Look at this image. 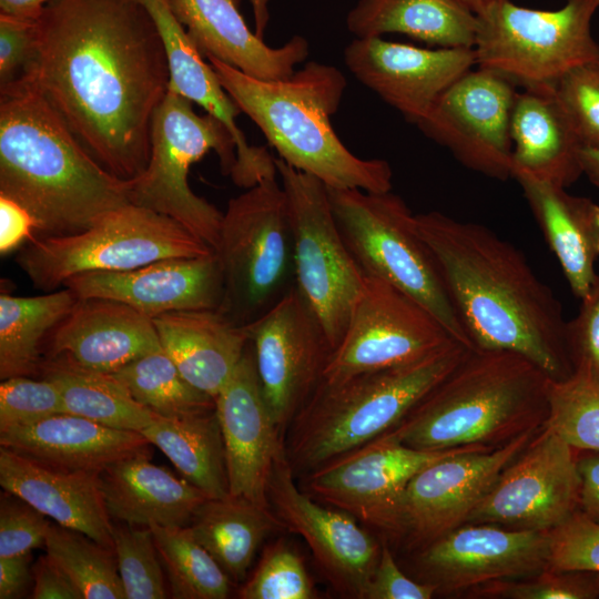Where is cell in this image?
<instances>
[{
	"label": "cell",
	"mask_w": 599,
	"mask_h": 599,
	"mask_svg": "<svg viewBox=\"0 0 599 599\" xmlns=\"http://www.w3.org/2000/svg\"><path fill=\"white\" fill-rule=\"evenodd\" d=\"M129 181L105 170L47 98L21 79L0 88V195L43 236L82 232L130 203Z\"/></svg>",
	"instance_id": "3"
},
{
	"label": "cell",
	"mask_w": 599,
	"mask_h": 599,
	"mask_svg": "<svg viewBox=\"0 0 599 599\" xmlns=\"http://www.w3.org/2000/svg\"><path fill=\"white\" fill-rule=\"evenodd\" d=\"M567 343L573 368L586 363L599 383V274L578 315L567 322Z\"/></svg>",
	"instance_id": "50"
},
{
	"label": "cell",
	"mask_w": 599,
	"mask_h": 599,
	"mask_svg": "<svg viewBox=\"0 0 599 599\" xmlns=\"http://www.w3.org/2000/svg\"><path fill=\"white\" fill-rule=\"evenodd\" d=\"M555 89L582 146L599 148V61L571 69Z\"/></svg>",
	"instance_id": "46"
},
{
	"label": "cell",
	"mask_w": 599,
	"mask_h": 599,
	"mask_svg": "<svg viewBox=\"0 0 599 599\" xmlns=\"http://www.w3.org/2000/svg\"><path fill=\"white\" fill-rule=\"evenodd\" d=\"M510 136L512 173L520 171L564 187L582 175V143L555 85L525 87L517 91Z\"/></svg>",
	"instance_id": "30"
},
{
	"label": "cell",
	"mask_w": 599,
	"mask_h": 599,
	"mask_svg": "<svg viewBox=\"0 0 599 599\" xmlns=\"http://www.w3.org/2000/svg\"><path fill=\"white\" fill-rule=\"evenodd\" d=\"M291 245L286 196L275 177L231 199L215 248L224 280L217 311L240 326L263 314L285 280Z\"/></svg>",
	"instance_id": "12"
},
{
	"label": "cell",
	"mask_w": 599,
	"mask_h": 599,
	"mask_svg": "<svg viewBox=\"0 0 599 599\" xmlns=\"http://www.w3.org/2000/svg\"><path fill=\"white\" fill-rule=\"evenodd\" d=\"M99 481L110 518L130 526L186 527L209 498L186 479L153 464L149 448L110 464Z\"/></svg>",
	"instance_id": "29"
},
{
	"label": "cell",
	"mask_w": 599,
	"mask_h": 599,
	"mask_svg": "<svg viewBox=\"0 0 599 599\" xmlns=\"http://www.w3.org/2000/svg\"><path fill=\"white\" fill-rule=\"evenodd\" d=\"M31 552L0 558V599L24 596L32 579Z\"/></svg>",
	"instance_id": "55"
},
{
	"label": "cell",
	"mask_w": 599,
	"mask_h": 599,
	"mask_svg": "<svg viewBox=\"0 0 599 599\" xmlns=\"http://www.w3.org/2000/svg\"><path fill=\"white\" fill-rule=\"evenodd\" d=\"M548 531L464 524L420 549L416 568L437 593H456L497 581L530 577L548 568Z\"/></svg>",
	"instance_id": "20"
},
{
	"label": "cell",
	"mask_w": 599,
	"mask_h": 599,
	"mask_svg": "<svg viewBox=\"0 0 599 599\" xmlns=\"http://www.w3.org/2000/svg\"><path fill=\"white\" fill-rule=\"evenodd\" d=\"M414 224L474 348L518 353L552 379L572 374L562 306L518 248L437 211L416 214Z\"/></svg>",
	"instance_id": "2"
},
{
	"label": "cell",
	"mask_w": 599,
	"mask_h": 599,
	"mask_svg": "<svg viewBox=\"0 0 599 599\" xmlns=\"http://www.w3.org/2000/svg\"><path fill=\"white\" fill-rule=\"evenodd\" d=\"M77 296L67 287L37 296L0 295V379L40 368L42 338L71 311Z\"/></svg>",
	"instance_id": "37"
},
{
	"label": "cell",
	"mask_w": 599,
	"mask_h": 599,
	"mask_svg": "<svg viewBox=\"0 0 599 599\" xmlns=\"http://www.w3.org/2000/svg\"><path fill=\"white\" fill-rule=\"evenodd\" d=\"M515 85L495 71L471 69L441 93L417 126L467 169L506 181L512 173Z\"/></svg>",
	"instance_id": "18"
},
{
	"label": "cell",
	"mask_w": 599,
	"mask_h": 599,
	"mask_svg": "<svg viewBox=\"0 0 599 599\" xmlns=\"http://www.w3.org/2000/svg\"><path fill=\"white\" fill-rule=\"evenodd\" d=\"M267 1L268 0H250L255 22L254 32L261 39L264 38L265 28L268 22Z\"/></svg>",
	"instance_id": "58"
},
{
	"label": "cell",
	"mask_w": 599,
	"mask_h": 599,
	"mask_svg": "<svg viewBox=\"0 0 599 599\" xmlns=\"http://www.w3.org/2000/svg\"><path fill=\"white\" fill-rule=\"evenodd\" d=\"M578 450L542 425L522 453L502 471L466 524L549 531L580 505Z\"/></svg>",
	"instance_id": "16"
},
{
	"label": "cell",
	"mask_w": 599,
	"mask_h": 599,
	"mask_svg": "<svg viewBox=\"0 0 599 599\" xmlns=\"http://www.w3.org/2000/svg\"><path fill=\"white\" fill-rule=\"evenodd\" d=\"M511 177L520 185L572 293L582 300L598 276L595 264L599 257V205L520 171Z\"/></svg>",
	"instance_id": "32"
},
{
	"label": "cell",
	"mask_w": 599,
	"mask_h": 599,
	"mask_svg": "<svg viewBox=\"0 0 599 599\" xmlns=\"http://www.w3.org/2000/svg\"><path fill=\"white\" fill-rule=\"evenodd\" d=\"M112 540L125 599L166 598L164 569L151 528L113 525Z\"/></svg>",
	"instance_id": "42"
},
{
	"label": "cell",
	"mask_w": 599,
	"mask_h": 599,
	"mask_svg": "<svg viewBox=\"0 0 599 599\" xmlns=\"http://www.w3.org/2000/svg\"><path fill=\"white\" fill-rule=\"evenodd\" d=\"M6 491V490H4ZM48 517L20 497L6 491L0 499V558L45 547Z\"/></svg>",
	"instance_id": "48"
},
{
	"label": "cell",
	"mask_w": 599,
	"mask_h": 599,
	"mask_svg": "<svg viewBox=\"0 0 599 599\" xmlns=\"http://www.w3.org/2000/svg\"><path fill=\"white\" fill-rule=\"evenodd\" d=\"M152 319L162 349L182 376L215 399L250 343L246 326L217 309L176 311Z\"/></svg>",
	"instance_id": "31"
},
{
	"label": "cell",
	"mask_w": 599,
	"mask_h": 599,
	"mask_svg": "<svg viewBox=\"0 0 599 599\" xmlns=\"http://www.w3.org/2000/svg\"><path fill=\"white\" fill-rule=\"evenodd\" d=\"M236 2H238V0H235Z\"/></svg>",
	"instance_id": "60"
},
{
	"label": "cell",
	"mask_w": 599,
	"mask_h": 599,
	"mask_svg": "<svg viewBox=\"0 0 599 599\" xmlns=\"http://www.w3.org/2000/svg\"><path fill=\"white\" fill-rule=\"evenodd\" d=\"M344 61L362 84L416 125L476 65L473 48L425 49L380 37L356 38L345 48Z\"/></svg>",
	"instance_id": "21"
},
{
	"label": "cell",
	"mask_w": 599,
	"mask_h": 599,
	"mask_svg": "<svg viewBox=\"0 0 599 599\" xmlns=\"http://www.w3.org/2000/svg\"><path fill=\"white\" fill-rule=\"evenodd\" d=\"M470 349L453 339L408 364L322 379L286 430L294 475H307L396 427Z\"/></svg>",
	"instance_id": "6"
},
{
	"label": "cell",
	"mask_w": 599,
	"mask_h": 599,
	"mask_svg": "<svg viewBox=\"0 0 599 599\" xmlns=\"http://www.w3.org/2000/svg\"><path fill=\"white\" fill-rule=\"evenodd\" d=\"M175 599H225L232 580L196 540L191 528L150 526Z\"/></svg>",
	"instance_id": "39"
},
{
	"label": "cell",
	"mask_w": 599,
	"mask_h": 599,
	"mask_svg": "<svg viewBox=\"0 0 599 599\" xmlns=\"http://www.w3.org/2000/svg\"><path fill=\"white\" fill-rule=\"evenodd\" d=\"M32 599H83L68 575L45 554L32 565Z\"/></svg>",
	"instance_id": "52"
},
{
	"label": "cell",
	"mask_w": 599,
	"mask_h": 599,
	"mask_svg": "<svg viewBox=\"0 0 599 599\" xmlns=\"http://www.w3.org/2000/svg\"><path fill=\"white\" fill-rule=\"evenodd\" d=\"M548 532L550 555L547 569L599 572V524L578 510Z\"/></svg>",
	"instance_id": "47"
},
{
	"label": "cell",
	"mask_w": 599,
	"mask_h": 599,
	"mask_svg": "<svg viewBox=\"0 0 599 599\" xmlns=\"http://www.w3.org/2000/svg\"><path fill=\"white\" fill-rule=\"evenodd\" d=\"M35 223L29 212L0 195V252L7 254L34 237Z\"/></svg>",
	"instance_id": "53"
},
{
	"label": "cell",
	"mask_w": 599,
	"mask_h": 599,
	"mask_svg": "<svg viewBox=\"0 0 599 599\" xmlns=\"http://www.w3.org/2000/svg\"><path fill=\"white\" fill-rule=\"evenodd\" d=\"M346 24L356 38L402 33L440 48H474L478 19L458 0H359Z\"/></svg>",
	"instance_id": "33"
},
{
	"label": "cell",
	"mask_w": 599,
	"mask_h": 599,
	"mask_svg": "<svg viewBox=\"0 0 599 599\" xmlns=\"http://www.w3.org/2000/svg\"><path fill=\"white\" fill-rule=\"evenodd\" d=\"M545 425L578 451H599V383L586 363L565 379L548 378Z\"/></svg>",
	"instance_id": "41"
},
{
	"label": "cell",
	"mask_w": 599,
	"mask_h": 599,
	"mask_svg": "<svg viewBox=\"0 0 599 599\" xmlns=\"http://www.w3.org/2000/svg\"><path fill=\"white\" fill-rule=\"evenodd\" d=\"M335 221L351 254L380 278L426 307L450 333L474 348L459 319L435 256L402 197L388 192L328 187Z\"/></svg>",
	"instance_id": "7"
},
{
	"label": "cell",
	"mask_w": 599,
	"mask_h": 599,
	"mask_svg": "<svg viewBox=\"0 0 599 599\" xmlns=\"http://www.w3.org/2000/svg\"><path fill=\"white\" fill-rule=\"evenodd\" d=\"M435 593V586L407 577L396 564L387 542H382L364 599H429Z\"/></svg>",
	"instance_id": "51"
},
{
	"label": "cell",
	"mask_w": 599,
	"mask_h": 599,
	"mask_svg": "<svg viewBox=\"0 0 599 599\" xmlns=\"http://www.w3.org/2000/svg\"><path fill=\"white\" fill-rule=\"evenodd\" d=\"M44 548L83 599H125L112 548L57 522L48 530Z\"/></svg>",
	"instance_id": "40"
},
{
	"label": "cell",
	"mask_w": 599,
	"mask_h": 599,
	"mask_svg": "<svg viewBox=\"0 0 599 599\" xmlns=\"http://www.w3.org/2000/svg\"><path fill=\"white\" fill-rule=\"evenodd\" d=\"M55 0H0V13L16 18L39 20L44 8Z\"/></svg>",
	"instance_id": "56"
},
{
	"label": "cell",
	"mask_w": 599,
	"mask_h": 599,
	"mask_svg": "<svg viewBox=\"0 0 599 599\" xmlns=\"http://www.w3.org/2000/svg\"><path fill=\"white\" fill-rule=\"evenodd\" d=\"M275 165L286 196L296 286L334 349L362 293L365 273L343 240L327 186L280 158Z\"/></svg>",
	"instance_id": "11"
},
{
	"label": "cell",
	"mask_w": 599,
	"mask_h": 599,
	"mask_svg": "<svg viewBox=\"0 0 599 599\" xmlns=\"http://www.w3.org/2000/svg\"><path fill=\"white\" fill-rule=\"evenodd\" d=\"M262 392L285 438L323 379L333 351L314 309L295 285L246 325Z\"/></svg>",
	"instance_id": "14"
},
{
	"label": "cell",
	"mask_w": 599,
	"mask_h": 599,
	"mask_svg": "<svg viewBox=\"0 0 599 599\" xmlns=\"http://www.w3.org/2000/svg\"><path fill=\"white\" fill-rule=\"evenodd\" d=\"M466 7H468L470 10H473L476 14L480 12L484 7L488 3L489 0H458Z\"/></svg>",
	"instance_id": "59"
},
{
	"label": "cell",
	"mask_w": 599,
	"mask_h": 599,
	"mask_svg": "<svg viewBox=\"0 0 599 599\" xmlns=\"http://www.w3.org/2000/svg\"><path fill=\"white\" fill-rule=\"evenodd\" d=\"M582 174L599 189V148L582 146L580 150Z\"/></svg>",
	"instance_id": "57"
},
{
	"label": "cell",
	"mask_w": 599,
	"mask_h": 599,
	"mask_svg": "<svg viewBox=\"0 0 599 599\" xmlns=\"http://www.w3.org/2000/svg\"><path fill=\"white\" fill-rule=\"evenodd\" d=\"M135 1L149 12L161 35L169 62V89L200 105L231 134L236 150V162L230 175L233 182L248 189L262 180L275 177V158L265 148L247 142L236 123L242 111L223 88L213 67L205 62L169 1Z\"/></svg>",
	"instance_id": "24"
},
{
	"label": "cell",
	"mask_w": 599,
	"mask_h": 599,
	"mask_svg": "<svg viewBox=\"0 0 599 599\" xmlns=\"http://www.w3.org/2000/svg\"><path fill=\"white\" fill-rule=\"evenodd\" d=\"M581 453L578 454L581 479L579 510L599 524V451Z\"/></svg>",
	"instance_id": "54"
},
{
	"label": "cell",
	"mask_w": 599,
	"mask_h": 599,
	"mask_svg": "<svg viewBox=\"0 0 599 599\" xmlns=\"http://www.w3.org/2000/svg\"><path fill=\"white\" fill-rule=\"evenodd\" d=\"M141 434L182 477L209 498L230 494L225 449L216 409L181 418L156 417Z\"/></svg>",
	"instance_id": "35"
},
{
	"label": "cell",
	"mask_w": 599,
	"mask_h": 599,
	"mask_svg": "<svg viewBox=\"0 0 599 599\" xmlns=\"http://www.w3.org/2000/svg\"><path fill=\"white\" fill-rule=\"evenodd\" d=\"M539 429H530L495 449L479 447L451 454L420 469L404 491L392 538L407 549L420 550L466 524Z\"/></svg>",
	"instance_id": "15"
},
{
	"label": "cell",
	"mask_w": 599,
	"mask_h": 599,
	"mask_svg": "<svg viewBox=\"0 0 599 599\" xmlns=\"http://www.w3.org/2000/svg\"><path fill=\"white\" fill-rule=\"evenodd\" d=\"M479 447L486 446L419 450L402 444L387 432L305 475L303 490L393 537L400 500L410 479L440 458Z\"/></svg>",
	"instance_id": "17"
},
{
	"label": "cell",
	"mask_w": 599,
	"mask_h": 599,
	"mask_svg": "<svg viewBox=\"0 0 599 599\" xmlns=\"http://www.w3.org/2000/svg\"><path fill=\"white\" fill-rule=\"evenodd\" d=\"M212 252L211 246L175 220L129 203L82 232L34 236L16 261L37 288L54 291L82 273L125 271L162 258Z\"/></svg>",
	"instance_id": "8"
},
{
	"label": "cell",
	"mask_w": 599,
	"mask_h": 599,
	"mask_svg": "<svg viewBox=\"0 0 599 599\" xmlns=\"http://www.w3.org/2000/svg\"><path fill=\"white\" fill-rule=\"evenodd\" d=\"M242 599H312L313 581L298 554L285 540L268 545L238 591Z\"/></svg>",
	"instance_id": "43"
},
{
	"label": "cell",
	"mask_w": 599,
	"mask_h": 599,
	"mask_svg": "<svg viewBox=\"0 0 599 599\" xmlns=\"http://www.w3.org/2000/svg\"><path fill=\"white\" fill-rule=\"evenodd\" d=\"M233 583L246 578L255 554L273 531L284 529L271 508L227 495L207 498L189 525Z\"/></svg>",
	"instance_id": "34"
},
{
	"label": "cell",
	"mask_w": 599,
	"mask_h": 599,
	"mask_svg": "<svg viewBox=\"0 0 599 599\" xmlns=\"http://www.w3.org/2000/svg\"><path fill=\"white\" fill-rule=\"evenodd\" d=\"M0 485L54 522L113 549L99 474L54 469L0 446Z\"/></svg>",
	"instance_id": "28"
},
{
	"label": "cell",
	"mask_w": 599,
	"mask_h": 599,
	"mask_svg": "<svg viewBox=\"0 0 599 599\" xmlns=\"http://www.w3.org/2000/svg\"><path fill=\"white\" fill-rule=\"evenodd\" d=\"M599 0H565L557 10L489 0L477 13L476 65L515 84L555 85L571 69L599 61L591 21Z\"/></svg>",
	"instance_id": "10"
},
{
	"label": "cell",
	"mask_w": 599,
	"mask_h": 599,
	"mask_svg": "<svg viewBox=\"0 0 599 599\" xmlns=\"http://www.w3.org/2000/svg\"><path fill=\"white\" fill-rule=\"evenodd\" d=\"M170 8L200 52L251 77L278 80L291 75L309 53L308 41L292 37L268 47L246 24L235 0H167Z\"/></svg>",
	"instance_id": "26"
},
{
	"label": "cell",
	"mask_w": 599,
	"mask_h": 599,
	"mask_svg": "<svg viewBox=\"0 0 599 599\" xmlns=\"http://www.w3.org/2000/svg\"><path fill=\"white\" fill-rule=\"evenodd\" d=\"M111 374L138 403L161 418H181L215 408V399L191 385L162 348Z\"/></svg>",
	"instance_id": "38"
},
{
	"label": "cell",
	"mask_w": 599,
	"mask_h": 599,
	"mask_svg": "<svg viewBox=\"0 0 599 599\" xmlns=\"http://www.w3.org/2000/svg\"><path fill=\"white\" fill-rule=\"evenodd\" d=\"M110 173L146 167L152 119L169 90L165 48L135 0H55L38 20L33 64L22 78Z\"/></svg>",
	"instance_id": "1"
},
{
	"label": "cell",
	"mask_w": 599,
	"mask_h": 599,
	"mask_svg": "<svg viewBox=\"0 0 599 599\" xmlns=\"http://www.w3.org/2000/svg\"><path fill=\"white\" fill-rule=\"evenodd\" d=\"M149 445L140 432L111 428L69 413L0 430V446L63 471L100 474Z\"/></svg>",
	"instance_id": "27"
},
{
	"label": "cell",
	"mask_w": 599,
	"mask_h": 599,
	"mask_svg": "<svg viewBox=\"0 0 599 599\" xmlns=\"http://www.w3.org/2000/svg\"><path fill=\"white\" fill-rule=\"evenodd\" d=\"M548 378L518 353L471 348L389 433L419 450L501 447L544 425Z\"/></svg>",
	"instance_id": "5"
},
{
	"label": "cell",
	"mask_w": 599,
	"mask_h": 599,
	"mask_svg": "<svg viewBox=\"0 0 599 599\" xmlns=\"http://www.w3.org/2000/svg\"><path fill=\"white\" fill-rule=\"evenodd\" d=\"M206 59L229 95L260 128L280 159L328 187L392 191L389 163L356 156L332 126L331 116L346 88L337 68L311 61L284 79L262 80L213 57Z\"/></svg>",
	"instance_id": "4"
},
{
	"label": "cell",
	"mask_w": 599,
	"mask_h": 599,
	"mask_svg": "<svg viewBox=\"0 0 599 599\" xmlns=\"http://www.w3.org/2000/svg\"><path fill=\"white\" fill-rule=\"evenodd\" d=\"M215 409L224 441L230 495L271 508L267 486L284 447V436L265 402L251 342L215 397Z\"/></svg>",
	"instance_id": "23"
},
{
	"label": "cell",
	"mask_w": 599,
	"mask_h": 599,
	"mask_svg": "<svg viewBox=\"0 0 599 599\" xmlns=\"http://www.w3.org/2000/svg\"><path fill=\"white\" fill-rule=\"evenodd\" d=\"M453 339L445 326L412 296L365 274L362 293L339 344L329 355L323 379L408 364Z\"/></svg>",
	"instance_id": "13"
},
{
	"label": "cell",
	"mask_w": 599,
	"mask_h": 599,
	"mask_svg": "<svg viewBox=\"0 0 599 599\" xmlns=\"http://www.w3.org/2000/svg\"><path fill=\"white\" fill-rule=\"evenodd\" d=\"M63 287L77 298L114 300L154 318L176 311L219 309L224 280L214 251L162 258L132 270L82 273L68 278Z\"/></svg>",
	"instance_id": "22"
},
{
	"label": "cell",
	"mask_w": 599,
	"mask_h": 599,
	"mask_svg": "<svg viewBox=\"0 0 599 599\" xmlns=\"http://www.w3.org/2000/svg\"><path fill=\"white\" fill-rule=\"evenodd\" d=\"M38 20L0 13V88L22 79L37 55Z\"/></svg>",
	"instance_id": "49"
},
{
	"label": "cell",
	"mask_w": 599,
	"mask_h": 599,
	"mask_svg": "<svg viewBox=\"0 0 599 599\" xmlns=\"http://www.w3.org/2000/svg\"><path fill=\"white\" fill-rule=\"evenodd\" d=\"M469 593L510 599H596L599 572L545 569L526 578L491 581L470 589Z\"/></svg>",
	"instance_id": "44"
},
{
	"label": "cell",
	"mask_w": 599,
	"mask_h": 599,
	"mask_svg": "<svg viewBox=\"0 0 599 599\" xmlns=\"http://www.w3.org/2000/svg\"><path fill=\"white\" fill-rule=\"evenodd\" d=\"M39 370L57 384L65 413L140 433L158 417L111 373L87 369L60 357L41 363Z\"/></svg>",
	"instance_id": "36"
},
{
	"label": "cell",
	"mask_w": 599,
	"mask_h": 599,
	"mask_svg": "<svg viewBox=\"0 0 599 599\" xmlns=\"http://www.w3.org/2000/svg\"><path fill=\"white\" fill-rule=\"evenodd\" d=\"M295 477L284 444L267 486L273 512L284 529L305 540L318 568L337 592L364 599L382 544L348 512L322 506L300 489Z\"/></svg>",
	"instance_id": "19"
},
{
	"label": "cell",
	"mask_w": 599,
	"mask_h": 599,
	"mask_svg": "<svg viewBox=\"0 0 599 599\" xmlns=\"http://www.w3.org/2000/svg\"><path fill=\"white\" fill-rule=\"evenodd\" d=\"M209 151L217 154L223 174L231 175L236 150L229 131L169 89L152 119L148 165L129 181V201L175 220L215 251L223 213L193 193L187 181L192 164Z\"/></svg>",
	"instance_id": "9"
},
{
	"label": "cell",
	"mask_w": 599,
	"mask_h": 599,
	"mask_svg": "<svg viewBox=\"0 0 599 599\" xmlns=\"http://www.w3.org/2000/svg\"><path fill=\"white\" fill-rule=\"evenodd\" d=\"M51 335L50 357L102 373H114L162 348L151 317L100 297L77 298Z\"/></svg>",
	"instance_id": "25"
},
{
	"label": "cell",
	"mask_w": 599,
	"mask_h": 599,
	"mask_svg": "<svg viewBox=\"0 0 599 599\" xmlns=\"http://www.w3.org/2000/svg\"><path fill=\"white\" fill-rule=\"evenodd\" d=\"M65 413L54 382L14 376L0 384V430Z\"/></svg>",
	"instance_id": "45"
}]
</instances>
